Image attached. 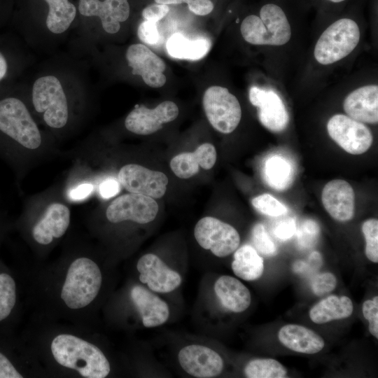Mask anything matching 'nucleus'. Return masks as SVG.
Here are the masks:
<instances>
[{
	"label": "nucleus",
	"instance_id": "5701e85b",
	"mask_svg": "<svg viewBox=\"0 0 378 378\" xmlns=\"http://www.w3.org/2000/svg\"><path fill=\"white\" fill-rule=\"evenodd\" d=\"M214 291L223 307L231 312H242L251 304L249 290L233 276H220L214 284Z\"/></svg>",
	"mask_w": 378,
	"mask_h": 378
},
{
	"label": "nucleus",
	"instance_id": "7c9ffc66",
	"mask_svg": "<svg viewBox=\"0 0 378 378\" xmlns=\"http://www.w3.org/2000/svg\"><path fill=\"white\" fill-rule=\"evenodd\" d=\"M244 39L253 45H270L267 29L261 19L255 15L246 17L240 26Z\"/></svg>",
	"mask_w": 378,
	"mask_h": 378
},
{
	"label": "nucleus",
	"instance_id": "393cba45",
	"mask_svg": "<svg viewBox=\"0 0 378 378\" xmlns=\"http://www.w3.org/2000/svg\"><path fill=\"white\" fill-rule=\"evenodd\" d=\"M354 307L351 300L345 295H330L310 309L311 320L318 324L340 320L350 316Z\"/></svg>",
	"mask_w": 378,
	"mask_h": 378
},
{
	"label": "nucleus",
	"instance_id": "412c9836",
	"mask_svg": "<svg viewBox=\"0 0 378 378\" xmlns=\"http://www.w3.org/2000/svg\"><path fill=\"white\" fill-rule=\"evenodd\" d=\"M216 157L214 145L205 143L194 152L181 153L174 157L170 162V167L176 176L186 179L197 174L200 167L206 170L211 169Z\"/></svg>",
	"mask_w": 378,
	"mask_h": 378
},
{
	"label": "nucleus",
	"instance_id": "0eeeda50",
	"mask_svg": "<svg viewBox=\"0 0 378 378\" xmlns=\"http://www.w3.org/2000/svg\"><path fill=\"white\" fill-rule=\"evenodd\" d=\"M194 235L202 248L210 250L219 258L235 251L240 243L239 234L234 227L211 216L204 217L197 223Z\"/></svg>",
	"mask_w": 378,
	"mask_h": 378
},
{
	"label": "nucleus",
	"instance_id": "de8ad7c7",
	"mask_svg": "<svg viewBox=\"0 0 378 378\" xmlns=\"http://www.w3.org/2000/svg\"><path fill=\"white\" fill-rule=\"evenodd\" d=\"M332 2H334V3H340V2H342V1H344L345 0H329Z\"/></svg>",
	"mask_w": 378,
	"mask_h": 378
},
{
	"label": "nucleus",
	"instance_id": "6ab92c4d",
	"mask_svg": "<svg viewBox=\"0 0 378 378\" xmlns=\"http://www.w3.org/2000/svg\"><path fill=\"white\" fill-rule=\"evenodd\" d=\"M343 108L351 118L364 123L378 122V86L368 85L357 88L344 100Z\"/></svg>",
	"mask_w": 378,
	"mask_h": 378
},
{
	"label": "nucleus",
	"instance_id": "a18cd8bd",
	"mask_svg": "<svg viewBox=\"0 0 378 378\" xmlns=\"http://www.w3.org/2000/svg\"><path fill=\"white\" fill-rule=\"evenodd\" d=\"M94 190V186L90 183H80L69 192V197L71 200L80 201L86 199L89 197Z\"/></svg>",
	"mask_w": 378,
	"mask_h": 378
},
{
	"label": "nucleus",
	"instance_id": "ea45409f",
	"mask_svg": "<svg viewBox=\"0 0 378 378\" xmlns=\"http://www.w3.org/2000/svg\"><path fill=\"white\" fill-rule=\"evenodd\" d=\"M139 38L146 44H155L159 40V32L155 22L144 20L137 31Z\"/></svg>",
	"mask_w": 378,
	"mask_h": 378
},
{
	"label": "nucleus",
	"instance_id": "f8f14e48",
	"mask_svg": "<svg viewBox=\"0 0 378 378\" xmlns=\"http://www.w3.org/2000/svg\"><path fill=\"white\" fill-rule=\"evenodd\" d=\"M178 115V108L171 101H165L154 108L136 105L127 115L125 126L130 132L139 135L156 132L162 125L174 120Z\"/></svg>",
	"mask_w": 378,
	"mask_h": 378
},
{
	"label": "nucleus",
	"instance_id": "39448f33",
	"mask_svg": "<svg viewBox=\"0 0 378 378\" xmlns=\"http://www.w3.org/2000/svg\"><path fill=\"white\" fill-rule=\"evenodd\" d=\"M32 104L46 124L54 129L64 127L69 120V107L61 83L54 76L38 78L32 88Z\"/></svg>",
	"mask_w": 378,
	"mask_h": 378
},
{
	"label": "nucleus",
	"instance_id": "a19ab883",
	"mask_svg": "<svg viewBox=\"0 0 378 378\" xmlns=\"http://www.w3.org/2000/svg\"><path fill=\"white\" fill-rule=\"evenodd\" d=\"M169 11L168 5L155 3L146 7L142 11V16L146 20L157 22L163 18Z\"/></svg>",
	"mask_w": 378,
	"mask_h": 378
},
{
	"label": "nucleus",
	"instance_id": "a211bd4d",
	"mask_svg": "<svg viewBox=\"0 0 378 378\" xmlns=\"http://www.w3.org/2000/svg\"><path fill=\"white\" fill-rule=\"evenodd\" d=\"M78 10L84 16H97L102 27L107 33H117L120 22H125L130 15L127 0H80Z\"/></svg>",
	"mask_w": 378,
	"mask_h": 378
},
{
	"label": "nucleus",
	"instance_id": "bb28decb",
	"mask_svg": "<svg viewBox=\"0 0 378 378\" xmlns=\"http://www.w3.org/2000/svg\"><path fill=\"white\" fill-rule=\"evenodd\" d=\"M210 46V43L206 39L190 40L178 33L173 34L166 44L170 56L190 60H197L204 57Z\"/></svg>",
	"mask_w": 378,
	"mask_h": 378
},
{
	"label": "nucleus",
	"instance_id": "2f4dec72",
	"mask_svg": "<svg viewBox=\"0 0 378 378\" xmlns=\"http://www.w3.org/2000/svg\"><path fill=\"white\" fill-rule=\"evenodd\" d=\"M17 300L16 284L8 273H0V322L13 310Z\"/></svg>",
	"mask_w": 378,
	"mask_h": 378
},
{
	"label": "nucleus",
	"instance_id": "c03bdc74",
	"mask_svg": "<svg viewBox=\"0 0 378 378\" xmlns=\"http://www.w3.org/2000/svg\"><path fill=\"white\" fill-rule=\"evenodd\" d=\"M120 190V184L113 178L104 179L99 186V193L104 199H109L116 195Z\"/></svg>",
	"mask_w": 378,
	"mask_h": 378
},
{
	"label": "nucleus",
	"instance_id": "37998d69",
	"mask_svg": "<svg viewBox=\"0 0 378 378\" xmlns=\"http://www.w3.org/2000/svg\"><path fill=\"white\" fill-rule=\"evenodd\" d=\"M23 377L10 359L0 352V378H22Z\"/></svg>",
	"mask_w": 378,
	"mask_h": 378
},
{
	"label": "nucleus",
	"instance_id": "49530a36",
	"mask_svg": "<svg viewBox=\"0 0 378 378\" xmlns=\"http://www.w3.org/2000/svg\"><path fill=\"white\" fill-rule=\"evenodd\" d=\"M8 65L4 55L0 52V80L4 77L7 72Z\"/></svg>",
	"mask_w": 378,
	"mask_h": 378
},
{
	"label": "nucleus",
	"instance_id": "1a4fd4ad",
	"mask_svg": "<svg viewBox=\"0 0 378 378\" xmlns=\"http://www.w3.org/2000/svg\"><path fill=\"white\" fill-rule=\"evenodd\" d=\"M159 206L154 198L130 192L115 198L106 210V217L112 223L133 221L146 224L153 221Z\"/></svg>",
	"mask_w": 378,
	"mask_h": 378
},
{
	"label": "nucleus",
	"instance_id": "f3484780",
	"mask_svg": "<svg viewBox=\"0 0 378 378\" xmlns=\"http://www.w3.org/2000/svg\"><path fill=\"white\" fill-rule=\"evenodd\" d=\"M323 205L329 215L338 221H348L354 216L355 195L346 181L335 179L327 183L321 193Z\"/></svg>",
	"mask_w": 378,
	"mask_h": 378
},
{
	"label": "nucleus",
	"instance_id": "4c0bfd02",
	"mask_svg": "<svg viewBox=\"0 0 378 378\" xmlns=\"http://www.w3.org/2000/svg\"><path fill=\"white\" fill-rule=\"evenodd\" d=\"M155 3L162 4H187L189 10L197 15H206L214 9V4L211 0H155Z\"/></svg>",
	"mask_w": 378,
	"mask_h": 378
},
{
	"label": "nucleus",
	"instance_id": "c85d7f7f",
	"mask_svg": "<svg viewBox=\"0 0 378 378\" xmlns=\"http://www.w3.org/2000/svg\"><path fill=\"white\" fill-rule=\"evenodd\" d=\"M49 6L46 19L48 29L54 34L65 31L76 15L75 6L68 0H44Z\"/></svg>",
	"mask_w": 378,
	"mask_h": 378
},
{
	"label": "nucleus",
	"instance_id": "cd10ccee",
	"mask_svg": "<svg viewBox=\"0 0 378 378\" xmlns=\"http://www.w3.org/2000/svg\"><path fill=\"white\" fill-rule=\"evenodd\" d=\"M264 176L268 185L276 190L286 189L292 183L293 171L288 160L279 155L268 158L264 166Z\"/></svg>",
	"mask_w": 378,
	"mask_h": 378
},
{
	"label": "nucleus",
	"instance_id": "aec40b11",
	"mask_svg": "<svg viewBox=\"0 0 378 378\" xmlns=\"http://www.w3.org/2000/svg\"><path fill=\"white\" fill-rule=\"evenodd\" d=\"M130 296L145 327H157L167 321L169 316L168 304L153 292L136 285L131 289Z\"/></svg>",
	"mask_w": 378,
	"mask_h": 378
},
{
	"label": "nucleus",
	"instance_id": "f257e3e1",
	"mask_svg": "<svg viewBox=\"0 0 378 378\" xmlns=\"http://www.w3.org/2000/svg\"><path fill=\"white\" fill-rule=\"evenodd\" d=\"M0 155L14 165L42 145L36 123L25 104L18 98L0 100Z\"/></svg>",
	"mask_w": 378,
	"mask_h": 378
},
{
	"label": "nucleus",
	"instance_id": "c9c22d12",
	"mask_svg": "<svg viewBox=\"0 0 378 378\" xmlns=\"http://www.w3.org/2000/svg\"><path fill=\"white\" fill-rule=\"evenodd\" d=\"M251 237L255 248L260 253L267 256H272L277 253L276 246L262 224L257 223L253 226Z\"/></svg>",
	"mask_w": 378,
	"mask_h": 378
},
{
	"label": "nucleus",
	"instance_id": "2eb2a0df",
	"mask_svg": "<svg viewBox=\"0 0 378 378\" xmlns=\"http://www.w3.org/2000/svg\"><path fill=\"white\" fill-rule=\"evenodd\" d=\"M139 281L156 293H170L181 284V275L169 268L158 255L147 253L136 264Z\"/></svg>",
	"mask_w": 378,
	"mask_h": 378
},
{
	"label": "nucleus",
	"instance_id": "20e7f679",
	"mask_svg": "<svg viewBox=\"0 0 378 378\" xmlns=\"http://www.w3.org/2000/svg\"><path fill=\"white\" fill-rule=\"evenodd\" d=\"M360 29L349 18L340 19L330 24L318 38L314 50L321 64L335 63L349 55L358 44Z\"/></svg>",
	"mask_w": 378,
	"mask_h": 378
},
{
	"label": "nucleus",
	"instance_id": "72a5a7b5",
	"mask_svg": "<svg viewBox=\"0 0 378 378\" xmlns=\"http://www.w3.org/2000/svg\"><path fill=\"white\" fill-rule=\"evenodd\" d=\"M251 204L257 211L270 216H279L287 212L284 204L267 193L254 197Z\"/></svg>",
	"mask_w": 378,
	"mask_h": 378
},
{
	"label": "nucleus",
	"instance_id": "9d476101",
	"mask_svg": "<svg viewBox=\"0 0 378 378\" xmlns=\"http://www.w3.org/2000/svg\"><path fill=\"white\" fill-rule=\"evenodd\" d=\"M118 181L129 192L161 198L166 192L168 178L162 172L149 169L137 164L122 166Z\"/></svg>",
	"mask_w": 378,
	"mask_h": 378
},
{
	"label": "nucleus",
	"instance_id": "a878e982",
	"mask_svg": "<svg viewBox=\"0 0 378 378\" xmlns=\"http://www.w3.org/2000/svg\"><path fill=\"white\" fill-rule=\"evenodd\" d=\"M232 270L238 277L246 281H254L263 273V259L253 246L245 244L235 250Z\"/></svg>",
	"mask_w": 378,
	"mask_h": 378
},
{
	"label": "nucleus",
	"instance_id": "58836bf2",
	"mask_svg": "<svg viewBox=\"0 0 378 378\" xmlns=\"http://www.w3.org/2000/svg\"><path fill=\"white\" fill-rule=\"evenodd\" d=\"M363 316L369 322V331L375 337L378 338V297L372 300H368L363 304Z\"/></svg>",
	"mask_w": 378,
	"mask_h": 378
},
{
	"label": "nucleus",
	"instance_id": "7ed1b4c3",
	"mask_svg": "<svg viewBox=\"0 0 378 378\" xmlns=\"http://www.w3.org/2000/svg\"><path fill=\"white\" fill-rule=\"evenodd\" d=\"M102 283L101 268L93 259L74 258L64 269L57 289L59 303L70 313L86 310L97 298Z\"/></svg>",
	"mask_w": 378,
	"mask_h": 378
},
{
	"label": "nucleus",
	"instance_id": "423d86ee",
	"mask_svg": "<svg viewBox=\"0 0 378 378\" xmlns=\"http://www.w3.org/2000/svg\"><path fill=\"white\" fill-rule=\"evenodd\" d=\"M202 104L206 116L215 130L230 134L237 128L241 118V106L226 88L213 85L207 88Z\"/></svg>",
	"mask_w": 378,
	"mask_h": 378
},
{
	"label": "nucleus",
	"instance_id": "f03ea898",
	"mask_svg": "<svg viewBox=\"0 0 378 378\" xmlns=\"http://www.w3.org/2000/svg\"><path fill=\"white\" fill-rule=\"evenodd\" d=\"M48 348L55 364L81 377L104 378L111 372L109 360L101 349L74 333H56L50 339Z\"/></svg>",
	"mask_w": 378,
	"mask_h": 378
},
{
	"label": "nucleus",
	"instance_id": "dca6fc26",
	"mask_svg": "<svg viewBox=\"0 0 378 378\" xmlns=\"http://www.w3.org/2000/svg\"><path fill=\"white\" fill-rule=\"evenodd\" d=\"M125 56L132 74L141 76L147 85L160 88L165 84V63L148 47L141 43L132 44Z\"/></svg>",
	"mask_w": 378,
	"mask_h": 378
},
{
	"label": "nucleus",
	"instance_id": "4be33fe9",
	"mask_svg": "<svg viewBox=\"0 0 378 378\" xmlns=\"http://www.w3.org/2000/svg\"><path fill=\"white\" fill-rule=\"evenodd\" d=\"M280 342L288 349L302 354L319 352L325 346L323 339L313 330L296 324H288L279 331Z\"/></svg>",
	"mask_w": 378,
	"mask_h": 378
},
{
	"label": "nucleus",
	"instance_id": "ddd939ff",
	"mask_svg": "<svg viewBox=\"0 0 378 378\" xmlns=\"http://www.w3.org/2000/svg\"><path fill=\"white\" fill-rule=\"evenodd\" d=\"M249 100L258 108V119L265 127L273 132H280L286 128L289 115L276 92L253 86L249 90Z\"/></svg>",
	"mask_w": 378,
	"mask_h": 378
},
{
	"label": "nucleus",
	"instance_id": "f704fd0d",
	"mask_svg": "<svg viewBox=\"0 0 378 378\" xmlns=\"http://www.w3.org/2000/svg\"><path fill=\"white\" fill-rule=\"evenodd\" d=\"M320 227L316 222L312 219L304 220L296 230L298 245L301 248H309L318 241Z\"/></svg>",
	"mask_w": 378,
	"mask_h": 378
},
{
	"label": "nucleus",
	"instance_id": "e433bc0d",
	"mask_svg": "<svg viewBox=\"0 0 378 378\" xmlns=\"http://www.w3.org/2000/svg\"><path fill=\"white\" fill-rule=\"evenodd\" d=\"M337 285L335 276L330 272L316 274L312 281V290L317 296L324 295L332 291Z\"/></svg>",
	"mask_w": 378,
	"mask_h": 378
},
{
	"label": "nucleus",
	"instance_id": "c756f323",
	"mask_svg": "<svg viewBox=\"0 0 378 378\" xmlns=\"http://www.w3.org/2000/svg\"><path fill=\"white\" fill-rule=\"evenodd\" d=\"M244 374L248 378H284L286 377L287 370L273 358H257L246 364Z\"/></svg>",
	"mask_w": 378,
	"mask_h": 378
},
{
	"label": "nucleus",
	"instance_id": "473e14b6",
	"mask_svg": "<svg viewBox=\"0 0 378 378\" xmlns=\"http://www.w3.org/2000/svg\"><path fill=\"white\" fill-rule=\"evenodd\" d=\"M362 232L365 239V253L373 262H378V220L370 218L363 222Z\"/></svg>",
	"mask_w": 378,
	"mask_h": 378
},
{
	"label": "nucleus",
	"instance_id": "9b49d317",
	"mask_svg": "<svg viewBox=\"0 0 378 378\" xmlns=\"http://www.w3.org/2000/svg\"><path fill=\"white\" fill-rule=\"evenodd\" d=\"M71 223L69 206L61 202L48 204L31 229L34 242L39 246H48L62 237Z\"/></svg>",
	"mask_w": 378,
	"mask_h": 378
},
{
	"label": "nucleus",
	"instance_id": "79ce46f5",
	"mask_svg": "<svg viewBox=\"0 0 378 378\" xmlns=\"http://www.w3.org/2000/svg\"><path fill=\"white\" fill-rule=\"evenodd\" d=\"M297 225L293 218H288L278 223L274 229V235L281 240H287L295 234Z\"/></svg>",
	"mask_w": 378,
	"mask_h": 378
},
{
	"label": "nucleus",
	"instance_id": "b1692460",
	"mask_svg": "<svg viewBox=\"0 0 378 378\" xmlns=\"http://www.w3.org/2000/svg\"><path fill=\"white\" fill-rule=\"evenodd\" d=\"M260 18L267 29L270 46H282L288 42L291 36L290 26L279 6L265 4L260 10Z\"/></svg>",
	"mask_w": 378,
	"mask_h": 378
},
{
	"label": "nucleus",
	"instance_id": "4468645a",
	"mask_svg": "<svg viewBox=\"0 0 378 378\" xmlns=\"http://www.w3.org/2000/svg\"><path fill=\"white\" fill-rule=\"evenodd\" d=\"M178 360L183 370L197 378H211L219 375L224 363L221 356L212 349L199 344L183 347Z\"/></svg>",
	"mask_w": 378,
	"mask_h": 378
},
{
	"label": "nucleus",
	"instance_id": "6e6552de",
	"mask_svg": "<svg viewBox=\"0 0 378 378\" xmlns=\"http://www.w3.org/2000/svg\"><path fill=\"white\" fill-rule=\"evenodd\" d=\"M327 130L330 138L342 148L352 155H360L371 146L373 136L363 122L343 114L330 118Z\"/></svg>",
	"mask_w": 378,
	"mask_h": 378
}]
</instances>
